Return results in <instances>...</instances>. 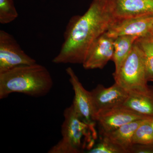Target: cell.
Instances as JSON below:
<instances>
[{"label":"cell","mask_w":153,"mask_h":153,"mask_svg":"<svg viewBox=\"0 0 153 153\" xmlns=\"http://www.w3.org/2000/svg\"><path fill=\"white\" fill-rule=\"evenodd\" d=\"M151 123H152V126L153 128V117L151 118Z\"/></svg>","instance_id":"obj_21"},{"label":"cell","mask_w":153,"mask_h":153,"mask_svg":"<svg viewBox=\"0 0 153 153\" xmlns=\"http://www.w3.org/2000/svg\"><path fill=\"white\" fill-rule=\"evenodd\" d=\"M36 61L25 53L13 35L0 30V73Z\"/></svg>","instance_id":"obj_5"},{"label":"cell","mask_w":153,"mask_h":153,"mask_svg":"<svg viewBox=\"0 0 153 153\" xmlns=\"http://www.w3.org/2000/svg\"><path fill=\"white\" fill-rule=\"evenodd\" d=\"M90 93L96 114L102 111L122 106L127 98L128 92L115 82L108 88L99 84Z\"/></svg>","instance_id":"obj_8"},{"label":"cell","mask_w":153,"mask_h":153,"mask_svg":"<svg viewBox=\"0 0 153 153\" xmlns=\"http://www.w3.org/2000/svg\"><path fill=\"white\" fill-rule=\"evenodd\" d=\"M115 21L108 0H93L85 13L69 20L60 52L52 62L82 64L91 45Z\"/></svg>","instance_id":"obj_1"},{"label":"cell","mask_w":153,"mask_h":153,"mask_svg":"<svg viewBox=\"0 0 153 153\" xmlns=\"http://www.w3.org/2000/svg\"><path fill=\"white\" fill-rule=\"evenodd\" d=\"M88 153H126L119 146L115 144L105 136H100L99 141Z\"/></svg>","instance_id":"obj_18"},{"label":"cell","mask_w":153,"mask_h":153,"mask_svg":"<svg viewBox=\"0 0 153 153\" xmlns=\"http://www.w3.org/2000/svg\"><path fill=\"white\" fill-rule=\"evenodd\" d=\"M115 20L153 16V0H108Z\"/></svg>","instance_id":"obj_9"},{"label":"cell","mask_w":153,"mask_h":153,"mask_svg":"<svg viewBox=\"0 0 153 153\" xmlns=\"http://www.w3.org/2000/svg\"><path fill=\"white\" fill-rule=\"evenodd\" d=\"M139 38L135 36H123L114 38L112 60L115 67L114 73H116L119 70L122 64L131 52L135 42Z\"/></svg>","instance_id":"obj_14"},{"label":"cell","mask_w":153,"mask_h":153,"mask_svg":"<svg viewBox=\"0 0 153 153\" xmlns=\"http://www.w3.org/2000/svg\"><path fill=\"white\" fill-rule=\"evenodd\" d=\"M69 76V80L74 91L72 105L77 115L88 123L96 124V114L94 108L90 91H88L82 86L78 77L71 67L66 69Z\"/></svg>","instance_id":"obj_7"},{"label":"cell","mask_w":153,"mask_h":153,"mask_svg":"<svg viewBox=\"0 0 153 153\" xmlns=\"http://www.w3.org/2000/svg\"><path fill=\"white\" fill-rule=\"evenodd\" d=\"M135 42L143 54L148 81L153 82V39L148 34Z\"/></svg>","instance_id":"obj_15"},{"label":"cell","mask_w":153,"mask_h":153,"mask_svg":"<svg viewBox=\"0 0 153 153\" xmlns=\"http://www.w3.org/2000/svg\"><path fill=\"white\" fill-rule=\"evenodd\" d=\"M53 85L52 76L45 66L37 63L22 65L0 73V99L13 93L41 97L49 93Z\"/></svg>","instance_id":"obj_2"},{"label":"cell","mask_w":153,"mask_h":153,"mask_svg":"<svg viewBox=\"0 0 153 153\" xmlns=\"http://www.w3.org/2000/svg\"><path fill=\"white\" fill-rule=\"evenodd\" d=\"M114 38L102 35L91 45L82 63L85 69H102L108 62L112 60Z\"/></svg>","instance_id":"obj_10"},{"label":"cell","mask_w":153,"mask_h":153,"mask_svg":"<svg viewBox=\"0 0 153 153\" xmlns=\"http://www.w3.org/2000/svg\"><path fill=\"white\" fill-rule=\"evenodd\" d=\"M122 106L131 110L146 118L153 117V86L143 89L129 91Z\"/></svg>","instance_id":"obj_12"},{"label":"cell","mask_w":153,"mask_h":153,"mask_svg":"<svg viewBox=\"0 0 153 153\" xmlns=\"http://www.w3.org/2000/svg\"><path fill=\"white\" fill-rule=\"evenodd\" d=\"M149 35L153 39V29H152L149 33Z\"/></svg>","instance_id":"obj_20"},{"label":"cell","mask_w":153,"mask_h":153,"mask_svg":"<svg viewBox=\"0 0 153 153\" xmlns=\"http://www.w3.org/2000/svg\"><path fill=\"white\" fill-rule=\"evenodd\" d=\"M152 29H153V25H152V29H151V30H152Z\"/></svg>","instance_id":"obj_22"},{"label":"cell","mask_w":153,"mask_h":153,"mask_svg":"<svg viewBox=\"0 0 153 153\" xmlns=\"http://www.w3.org/2000/svg\"><path fill=\"white\" fill-rule=\"evenodd\" d=\"M61 126L62 139L50 149L49 153H80L92 149L98 134L96 124L88 123L80 118L72 106L66 108Z\"/></svg>","instance_id":"obj_3"},{"label":"cell","mask_w":153,"mask_h":153,"mask_svg":"<svg viewBox=\"0 0 153 153\" xmlns=\"http://www.w3.org/2000/svg\"><path fill=\"white\" fill-rule=\"evenodd\" d=\"M144 119L126 124L115 130L101 136L106 137L110 140L123 149L126 153H129L133 146L132 140L135 131Z\"/></svg>","instance_id":"obj_13"},{"label":"cell","mask_w":153,"mask_h":153,"mask_svg":"<svg viewBox=\"0 0 153 153\" xmlns=\"http://www.w3.org/2000/svg\"><path fill=\"white\" fill-rule=\"evenodd\" d=\"M146 118L131 110L120 106L98 112L96 114L95 121L98 126L99 135L101 136L126 124Z\"/></svg>","instance_id":"obj_6"},{"label":"cell","mask_w":153,"mask_h":153,"mask_svg":"<svg viewBox=\"0 0 153 153\" xmlns=\"http://www.w3.org/2000/svg\"><path fill=\"white\" fill-rule=\"evenodd\" d=\"M113 75L115 82L127 91L143 89L147 87L144 57L135 42L119 70Z\"/></svg>","instance_id":"obj_4"},{"label":"cell","mask_w":153,"mask_h":153,"mask_svg":"<svg viewBox=\"0 0 153 153\" xmlns=\"http://www.w3.org/2000/svg\"><path fill=\"white\" fill-rule=\"evenodd\" d=\"M153 24V16L115 20L106 33L114 38L123 36L140 38L149 34Z\"/></svg>","instance_id":"obj_11"},{"label":"cell","mask_w":153,"mask_h":153,"mask_svg":"<svg viewBox=\"0 0 153 153\" xmlns=\"http://www.w3.org/2000/svg\"><path fill=\"white\" fill-rule=\"evenodd\" d=\"M129 153H153V143L148 145H134Z\"/></svg>","instance_id":"obj_19"},{"label":"cell","mask_w":153,"mask_h":153,"mask_svg":"<svg viewBox=\"0 0 153 153\" xmlns=\"http://www.w3.org/2000/svg\"><path fill=\"white\" fill-rule=\"evenodd\" d=\"M133 145H148L153 143V128L151 118L145 119L134 134Z\"/></svg>","instance_id":"obj_16"},{"label":"cell","mask_w":153,"mask_h":153,"mask_svg":"<svg viewBox=\"0 0 153 153\" xmlns=\"http://www.w3.org/2000/svg\"><path fill=\"white\" fill-rule=\"evenodd\" d=\"M19 16L13 0H0V23L2 25L13 22Z\"/></svg>","instance_id":"obj_17"}]
</instances>
